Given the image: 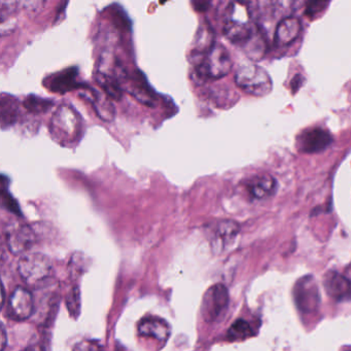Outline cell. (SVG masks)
Returning a JSON list of instances; mask_svg holds the SVG:
<instances>
[{
	"mask_svg": "<svg viewBox=\"0 0 351 351\" xmlns=\"http://www.w3.org/2000/svg\"><path fill=\"white\" fill-rule=\"evenodd\" d=\"M246 189L254 198L266 199L274 194L276 180L268 173L256 174L248 180Z\"/></svg>",
	"mask_w": 351,
	"mask_h": 351,
	"instance_id": "17",
	"label": "cell"
},
{
	"mask_svg": "<svg viewBox=\"0 0 351 351\" xmlns=\"http://www.w3.org/2000/svg\"><path fill=\"white\" fill-rule=\"evenodd\" d=\"M195 73L203 81H217L229 75L232 69V59L225 47L215 43L208 51L201 54H193Z\"/></svg>",
	"mask_w": 351,
	"mask_h": 351,
	"instance_id": "1",
	"label": "cell"
},
{
	"mask_svg": "<svg viewBox=\"0 0 351 351\" xmlns=\"http://www.w3.org/2000/svg\"><path fill=\"white\" fill-rule=\"evenodd\" d=\"M223 34L227 40L245 46L254 36L250 9L245 3H231L226 10Z\"/></svg>",
	"mask_w": 351,
	"mask_h": 351,
	"instance_id": "2",
	"label": "cell"
},
{
	"mask_svg": "<svg viewBox=\"0 0 351 351\" xmlns=\"http://www.w3.org/2000/svg\"><path fill=\"white\" fill-rule=\"evenodd\" d=\"M24 108L34 114H45L53 106V101L40 96L30 95L24 100Z\"/></svg>",
	"mask_w": 351,
	"mask_h": 351,
	"instance_id": "21",
	"label": "cell"
},
{
	"mask_svg": "<svg viewBox=\"0 0 351 351\" xmlns=\"http://www.w3.org/2000/svg\"><path fill=\"white\" fill-rule=\"evenodd\" d=\"M34 297L24 287H17L10 297L9 312L14 319H27L34 313Z\"/></svg>",
	"mask_w": 351,
	"mask_h": 351,
	"instance_id": "12",
	"label": "cell"
},
{
	"mask_svg": "<svg viewBox=\"0 0 351 351\" xmlns=\"http://www.w3.org/2000/svg\"><path fill=\"white\" fill-rule=\"evenodd\" d=\"M95 81L98 86H99L100 89L102 90V92L110 99L117 100V101L121 100L124 90H123L119 80L112 73L104 71V69H98L97 73L95 75Z\"/></svg>",
	"mask_w": 351,
	"mask_h": 351,
	"instance_id": "18",
	"label": "cell"
},
{
	"mask_svg": "<svg viewBox=\"0 0 351 351\" xmlns=\"http://www.w3.org/2000/svg\"><path fill=\"white\" fill-rule=\"evenodd\" d=\"M324 285L328 295L335 301L351 300V280L337 271H328L324 275Z\"/></svg>",
	"mask_w": 351,
	"mask_h": 351,
	"instance_id": "14",
	"label": "cell"
},
{
	"mask_svg": "<svg viewBox=\"0 0 351 351\" xmlns=\"http://www.w3.org/2000/svg\"><path fill=\"white\" fill-rule=\"evenodd\" d=\"M5 338H7V334H5V326H3V332H1V351H3L5 344H7V342H5Z\"/></svg>",
	"mask_w": 351,
	"mask_h": 351,
	"instance_id": "29",
	"label": "cell"
},
{
	"mask_svg": "<svg viewBox=\"0 0 351 351\" xmlns=\"http://www.w3.org/2000/svg\"><path fill=\"white\" fill-rule=\"evenodd\" d=\"M240 227L236 221L223 219L215 223L211 236L213 252H221L234 243L239 234Z\"/></svg>",
	"mask_w": 351,
	"mask_h": 351,
	"instance_id": "10",
	"label": "cell"
},
{
	"mask_svg": "<svg viewBox=\"0 0 351 351\" xmlns=\"http://www.w3.org/2000/svg\"><path fill=\"white\" fill-rule=\"evenodd\" d=\"M66 305L71 315L77 318L81 311V293L79 287H73L69 291L66 298Z\"/></svg>",
	"mask_w": 351,
	"mask_h": 351,
	"instance_id": "24",
	"label": "cell"
},
{
	"mask_svg": "<svg viewBox=\"0 0 351 351\" xmlns=\"http://www.w3.org/2000/svg\"><path fill=\"white\" fill-rule=\"evenodd\" d=\"M25 351H46L45 350V347L40 344H34L32 345V346L28 347Z\"/></svg>",
	"mask_w": 351,
	"mask_h": 351,
	"instance_id": "28",
	"label": "cell"
},
{
	"mask_svg": "<svg viewBox=\"0 0 351 351\" xmlns=\"http://www.w3.org/2000/svg\"><path fill=\"white\" fill-rule=\"evenodd\" d=\"M3 186H1V197H3V204L8 210L13 213L14 215H20L21 217V209H20L19 204H18L16 199L12 196L11 193H10L9 184H8L7 178H5V176H3V182H1Z\"/></svg>",
	"mask_w": 351,
	"mask_h": 351,
	"instance_id": "23",
	"label": "cell"
},
{
	"mask_svg": "<svg viewBox=\"0 0 351 351\" xmlns=\"http://www.w3.org/2000/svg\"><path fill=\"white\" fill-rule=\"evenodd\" d=\"M229 305V293L223 285H215L203 297L201 313L205 322H215L223 316Z\"/></svg>",
	"mask_w": 351,
	"mask_h": 351,
	"instance_id": "7",
	"label": "cell"
},
{
	"mask_svg": "<svg viewBox=\"0 0 351 351\" xmlns=\"http://www.w3.org/2000/svg\"><path fill=\"white\" fill-rule=\"evenodd\" d=\"M122 87L123 90H126L141 104H145V106H153L154 101H155V93L149 87L145 75L141 71H137L132 75L128 73L123 81Z\"/></svg>",
	"mask_w": 351,
	"mask_h": 351,
	"instance_id": "11",
	"label": "cell"
},
{
	"mask_svg": "<svg viewBox=\"0 0 351 351\" xmlns=\"http://www.w3.org/2000/svg\"><path fill=\"white\" fill-rule=\"evenodd\" d=\"M332 143V135L324 129L316 127L308 129L300 134L298 138V147L302 153H319L324 151Z\"/></svg>",
	"mask_w": 351,
	"mask_h": 351,
	"instance_id": "8",
	"label": "cell"
},
{
	"mask_svg": "<svg viewBox=\"0 0 351 351\" xmlns=\"http://www.w3.org/2000/svg\"><path fill=\"white\" fill-rule=\"evenodd\" d=\"M235 83L250 95L264 97L271 93L273 82L266 69L254 62H244L238 66Z\"/></svg>",
	"mask_w": 351,
	"mask_h": 351,
	"instance_id": "4",
	"label": "cell"
},
{
	"mask_svg": "<svg viewBox=\"0 0 351 351\" xmlns=\"http://www.w3.org/2000/svg\"><path fill=\"white\" fill-rule=\"evenodd\" d=\"M293 300L301 313L311 314L319 308L320 293L311 275L302 277L293 287Z\"/></svg>",
	"mask_w": 351,
	"mask_h": 351,
	"instance_id": "6",
	"label": "cell"
},
{
	"mask_svg": "<svg viewBox=\"0 0 351 351\" xmlns=\"http://www.w3.org/2000/svg\"><path fill=\"white\" fill-rule=\"evenodd\" d=\"M328 5V3H324V1H313V3H308L307 8H306V15L308 16V18L314 17L320 12L324 11Z\"/></svg>",
	"mask_w": 351,
	"mask_h": 351,
	"instance_id": "25",
	"label": "cell"
},
{
	"mask_svg": "<svg viewBox=\"0 0 351 351\" xmlns=\"http://www.w3.org/2000/svg\"><path fill=\"white\" fill-rule=\"evenodd\" d=\"M73 351H104V349L93 341H82L73 347Z\"/></svg>",
	"mask_w": 351,
	"mask_h": 351,
	"instance_id": "26",
	"label": "cell"
},
{
	"mask_svg": "<svg viewBox=\"0 0 351 351\" xmlns=\"http://www.w3.org/2000/svg\"><path fill=\"white\" fill-rule=\"evenodd\" d=\"M252 326L246 320L238 319L228 330V339L231 341L245 340L252 336Z\"/></svg>",
	"mask_w": 351,
	"mask_h": 351,
	"instance_id": "22",
	"label": "cell"
},
{
	"mask_svg": "<svg viewBox=\"0 0 351 351\" xmlns=\"http://www.w3.org/2000/svg\"><path fill=\"white\" fill-rule=\"evenodd\" d=\"M301 30V22L298 18H285L277 24L275 30V44L278 47L289 46L297 40Z\"/></svg>",
	"mask_w": 351,
	"mask_h": 351,
	"instance_id": "16",
	"label": "cell"
},
{
	"mask_svg": "<svg viewBox=\"0 0 351 351\" xmlns=\"http://www.w3.org/2000/svg\"><path fill=\"white\" fill-rule=\"evenodd\" d=\"M171 328L163 318L145 317L138 324V334L145 338L166 342L169 338Z\"/></svg>",
	"mask_w": 351,
	"mask_h": 351,
	"instance_id": "15",
	"label": "cell"
},
{
	"mask_svg": "<svg viewBox=\"0 0 351 351\" xmlns=\"http://www.w3.org/2000/svg\"><path fill=\"white\" fill-rule=\"evenodd\" d=\"M7 242L12 254H21L34 245L36 234L29 226L17 223L8 229Z\"/></svg>",
	"mask_w": 351,
	"mask_h": 351,
	"instance_id": "9",
	"label": "cell"
},
{
	"mask_svg": "<svg viewBox=\"0 0 351 351\" xmlns=\"http://www.w3.org/2000/svg\"><path fill=\"white\" fill-rule=\"evenodd\" d=\"M194 5L195 9L197 10V11L202 12V11H206L207 8H208L209 3H193Z\"/></svg>",
	"mask_w": 351,
	"mask_h": 351,
	"instance_id": "27",
	"label": "cell"
},
{
	"mask_svg": "<svg viewBox=\"0 0 351 351\" xmlns=\"http://www.w3.org/2000/svg\"><path fill=\"white\" fill-rule=\"evenodd\" d=\"M18 270L28 285H38L46 280L52 272V263L48 256L38 252L27 254L20 258Z\"/></svg>",
	"mask_w": 351,
	"mask_h": 351,
	"instance_id": "5",
	"label": "cell"
},
{
	"mask_svg": "<svg viewBox=\"0 0 351 351\" xmlns=\"http://www.w3.org/2000/svg\"><path fill=\"white\" fill-rule=\"evenodd\" d=\"M0 116L3 130L15 125L19 116V102L15 97L3 94L0 104Z\"/></svg>",
	"mask_w": 351,
	"mask_h": 351,
	"instance_id": "20",
	"label": "cell"
},
{
	"mask_svg": "<svg viewBox=\"0 0 351 351\" xmlns=\"http://www.w3.org/2000/svg\"><path fill=\"white\" fill-rule=\"evenodd\" d=\"M45 86L53 93L59 94H64L75 89H83L85 87L77 81V69L75 67L51 75L45 81Z\"/></svg>",
	"mask_w": 351,
	"mask_h": 351,
	"instance_id": "13",
	"label": "cell"
},
{
	"mask_svg": "<svg viewBox=\"0 0 351 351\" xmlns=\"http://www.w3.org/2000/svg\"><path fill=\"white\" fill-rule=\"evenodd\" d=\"M88 95H84L90 100L98 117L104 121L112 120L114 116V106L110 101V98L104 92H97L92 88H87Z\"/></svg>",
	"mask_w": 351,
	"mask_h": 351,
	"instance_id": "19",
	"label": "cell"
},
{
	"mask_svg": "<svg viewBox=\"0 0 351 351\" xmlns=\"http://www.w3.org/2000/svg\"><path fill=\"white\" fill-rule=\"evenodd\" d=\"M53 138L63 145H73L82 136V119L71 106H59L50 123Z\"/></svg>",
	"mask_w": 351,
	"mask_h": 351,
	"instance_id": "3",
	"label": "cell"
}]
</instances>
